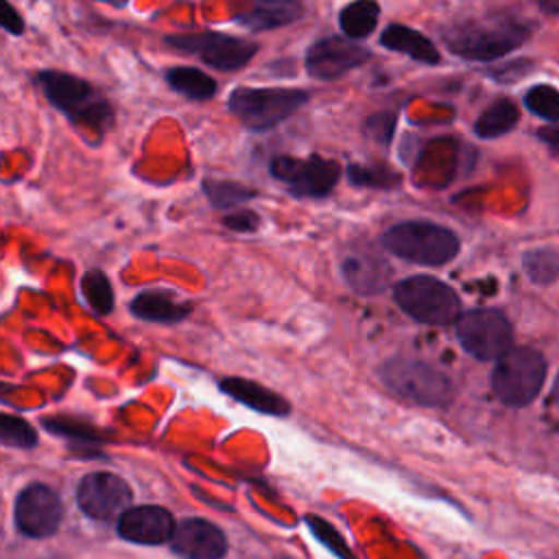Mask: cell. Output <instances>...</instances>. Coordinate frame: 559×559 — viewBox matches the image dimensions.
Listing matches in <instances>:
<instances>
[{
  "label": "cell",
  "mask_w": 559,
  "mask_h": 559,
  "mask_svg": "<svg viewBox=\"0 0 559 559\" xmlns=\"http://www.w3.org/2000/svg\"><path fill=\"white\" fill-rule=\"evenodd\" d=\"M539 7L544 13L559 15V0H539Z\"/></svg>",
  "instance_id": "cell-35"
},
{
  "label": "cell",
  "mask_w": 559,
  "mask_h": 559,
  "mask_svg": "<svg viewBox=\"0 0 559 559\" xmlns=\"http://www.w3.org/2000/svg\"><path fill=\"white\" fill-rule=\"evenodd\" d=\"M221 389L225 393H229L234 400L242 402L245 406L260 411V413H269V415H284L288 413V404L282 395L273 393L271 389L253 382V380H245V378H225L221 382Z\"/></svg>",
  "instance_id": "cell-20"
},
{
  "label": "cell",
  "mask_w": 559,
  "mask_h": 559,
  "mask_svg": "<svg viewBox=\"0 0 559 559\" xmlns=\"http://www.w3.org/2000/svg\"><path fill=\"white\" fill-rule=\"evenodd\" d=\"M173 515L157 504L131 507L118 518V535L131 544L142 546H162L173 539L175 533Z\"/></svg>",
  "instance_id": "cell-15"
},
{
  "label": "cell",
  "mask_w": 559,
  "mask_h": 559,
  "mask_svg": "<svg viewBox=\"0 0 559 559\" xmlns=\"http://www.w3.org/2000/svg\"><path fill=\"white\" fill-rule=\"evenodd\" d=\"M393 301L404 314L424 325H450L461 317L456 290L432 275H411L395 282Z\"/></svg>",
  "instance_id": "cell-5"
},
{
  "label": "cell",
  "mask_w": 559,
  "mask_h": 559,
  "mask_svg": "<svg viewBox=\"0 0 559 559\" xmlns=\"http://www.w3.org/2000/svg\"><path fill=\"white\" fill-rule=\"evenodd\" d=\"M164 44L177 52L197 57L205 66L221 72H234L245 68L260 50L258 44L251 39L218 33V31L173 33L164 37Z\"/></svg>",
  "instance_id": "cell-7"
},
{
  "label": "cell",
  "mask_w": 559,
  "mask_h": 559,
  "mask_svg": "<svg viewBox=\"0 0 559 559\" xmlns=\"http://www.w3.org/2000/svg\"><path fill=\"white\" fill-rule=\"evenodd\" d=\"M518 120H520V111L515 103H511L509 98H498L476 118L472 129L478 138L493 140L509 133L518 124Z\"/></svg>",
  "instance_id": "cell-23"
},
{
  "label": "cell",
  "mask_w": 559,
  "mask_h": 559,
  "mask_svg": "<svg viewBox=\"0 0 559 559\" xmlns=\"http://www.w3.org/2000/svg\"><path fill=\"white\" fill-rule=\"evenodd\" d=\"M35 83L44 92L46 100L74 124L98 133H105L111 127V103L85 79L61 70H41L35 74Z\"/></svg>",
  "instance_id": "cell-2"
},
{
  "label": "cell",
  "mask_w": 559,
  "mask_h": 559,
  "mask_svg": "<svg viewBox=\"0 0 559 559\" xmlns=\"http://www.w3.org/2000/svg\"><path fill=\"white\" fill-rule=\"evenodd\" d=\"M63 518V504L55 489L35 483L20 491L15 498V524L26 537L52 535Z\"/></svg>",
  "instance_id": "cell-14"
},
{
  "label": "cell",
  "mask_w": 559,
  "mask_h": 559,
  "mask_svg": "<svg viewBox=\"0 0 559 559\" xmlns=\"http://www.w3.org/2000/svg\"><path fill=\"white\" fill-rule=\"evenodd\" d=\"M304 17L301 0H253V4L234 20L249 31H271L288 26Z\"/></svg>",
  "instance_id": "cell-19"
},
{
  "label": "cell",
  "mask_w": 559,
  "mask_h": 559,
  "mask_svg": "<svg viewBox=\"0 0 559 559\" xmlns=\"http://www.w3.org/2000/svg\"><path fill=\"white\" fill-rule=\"evenodd\" d=\"M380 245L395 258L419 266H443L456 258L461 249L459 236L432 221H402L386 227Z\"/></svg>",
  "instance_id": "cell-3"
},
{
  "label": "cell",
  "mask_w": 559,
  "mask_h": 559,
  "mask_svg": "<svg viewBox=\"0 0 559 559\" xmlns=\"http://www.w3.org/2000/svg\"><path fill=\"white\" fill-rule=\"evenodd\" d=\"M223 225L236 234H253L260 227V214L247 207L231 210L223 216Z\"/></svg>",
  "instance_id": "cell-31"
},
{
  "label": "cell",
  "mask_w": 559,
  "mask_h": 559,
  "mask_svg": "<svg viewBox=\"0 0 559 559\" xmlns=\"http://www.w3.org/2000/svg\"><path fill=\"white\" fill-rule=\"evenodd\" d=\"M380 20V4L376 0H352L338 11V26L349 39H365Z\"/></svg>",
  "instance_id": "cell-22"
},
{
  "label": "cell",
  "mask_w": 559,
  "mask_h": 559,
  "mask_svg": "<svg viewBox=\"0 0 559 559\" xmlns=\"http://www.w3.org/2000/svg\"><path fill=\"white\" fill-rule=\"evenodd\" d=\"M537 138H539L544 144H548L552 151L559 153V127H557V124L542 127V129L537 131Z\"/></svg>",
  "instance_id": "cell-34"
},
{
  "label": "cell",
  "mask_w": 559,
  "mask_h": 559,
  "mask_svg": "<svg viewBox=\"0 0 559 559\" xmlns=\"http://www.w3.org/2000/svg\"><path fill=\"white\" fill-rule=\"evenodd\" d=\"M347 181L356 188H371V190H395L402 186L404 177L400 170L391 168L389 164H349Z\"/></svg>",
  "instance_id": "cell-25"
},
{
  "label": "cell",
  "mask_w": 559,
  "mask_h": 559,
  "mask_svg": "<svg viewBox=\"0 0 559 559\" xmlns=\"http://www.w3.org/2000/svg\"><path fill=\"white\" fill-rule=\"evenodd\" d=\"M0 26L9 33V35H22L24 33V17L20 15V11L9 2V0H2L0 2Z\"/></svg>",
  "instance_id": "cell-32"
},
{
  "label": "cell",
  "mask_w": 559,
  "mask_h": 559,
  "mask_svg": "<svg viewBox=\"0 0 559 559\" xmlns=\"http://www.w3.org/2000/svg\"><path fill=\"white\" fill-rule=\"evenodd\" d=\"M168 87L192 100H207L218 92L216 79L194 66H173L164 74Z\"/></svg>",
  "instance_id": "cell-21"
},
{
  "label": "cell",
  "mask_w": 559,
  "mask_h": 559,
  "mask_svg": "<svg viewBox=\"0 0 559 559\" xmlns=\"http://www.w3.org/2000/svg\"><path fill=\"white\" fill-rule=\"evenodd\" d=\"M395 124H397V116L393 111H376L362 120L360 129L365 138L373 140L380 146H389L395 135Z\"/></svg>",
  "instance_id": "cell-29"
},
{
  "label": "cell",
  "mask_w": 559,
  "mask_h": 559,
  "mask_svg": "<svg viewBox=\"0 0 559 559\" xmlns=\"http://www.w3.org/2000/svg\"><path fill=\"white\" fill-rule=\"evenodd\" d=\"M528 68H531V61H528V59H518V61H513V63H502V66H498V68H491L487 74L493 76L496 81H513V79H518L520 74H524Z\"/></svg>",
  "instance_id": "cell-33"
},
{
  "label": "cell",
  "mask_w": 559,
  "mask_h": 559,
  "mask_svg": "<svg viewBox=\"0 0 559 559\" xmlns=\"http://www.w3.org/2000/svg\"><path fill=\"white\" fill-rule=\"evenodd\" d=\"M371 57V50L356 39L330 35L312 41L306 50V72L317 81H336L349 70L360 68Z\"/></svg>",
  "instance_id": "cell-11"
},
{
  "label": "cell",
  "mask_w": 559,
  "mask_h": 559,
  "mask_svg": "<svg viewBox=\"0 0 559 559\" xmlns=\"http://www.w3.org/2000/svg\"><path fill=\"white\" fill-rule=\"evenodd\" d=\"M170 546L181 559H223L227 552L223 531L203 518L181 520L175 526Z\"/></svg>",
  "instance_id": "cell-16"
},
{
  "label": "cell",
  "mask_w": 559,
  "mask_h": 559,
  "mask_svg": "<svg viewBox=\"0 0 559 559\" xmlns=\"http://www.w3.org/2000/svg\"><path fill=\"white\" fill-rule=\"evenodd\" d=\"M524 105L535 116H539L544 120H550V122H559V92L555 87L533 85L524 94Z\"/></svg>",
  "instance_id": "cell-28"
},
{
  "label": "cell",
  "mask_w": 559,
  "mask_h": 559,
  "mask_svg": "<svg viewBox=\"0 0 559 559\" xmlns=\"http://www.w3.org/2000/svg\"><path fill=\"white\" fill-rule=\"evenodd\" d=\"M2 443L13 445V448H31L37 443L35 430L22 419V417H2V428H0Z\"/></svg>",
  "instance_id": "cell-30"
},
{
  "label": "cell",
  "mask_w": 559,
  "mask_h": 559,
  "mask_svg": "<svg viewBox=\"0 0 559 559\" xmlns=\"http://www.w3.org/2000/svg\"><path fill=\"white\" fill-rule=\"evenodd\" d=\"M129 485L111 472H92L76 487L79 509L92 520H114L131 509Z\"/></svg>",
  "instance_id": "cell-13"
},
{
  "label": "cell",
  "mask_w": 559,
  "mask_h": 559,
  "mask_svg": "<svg viewBox=\"0 0 559 559\" xmlns=\"http://www.w3.org/2000/svg\"><path fill=\"white\" fill-rule=\"evenodd\" d=\"M269 175L295 199H323L336 188L343 170L336 159L321 155H275L269 162Z\"/></svg>",
  "instance_id": "cell-9"
},
{
  "label": "cell",
  "mask_w": 559,
  "mask_h": 559,
  "mask_svg": "<svg viewBox=\"0 0 559 559\" xmlns=\"http://www.w3.org/2000/svg\"><path fill=\"white\" fill-rule=\"evenodd\" d=\"M456 338L478 360H498L511 349V323L493 308H476L459 317Z\"/></svg>",
  "instance_id": "cell-10"
},
{
  "label": "cell",
  "mask_w": 559,
  "mask_h": 559,
  "mask_svg": "<svg viewBox=\"0 0 559 559\" xmlns=\"http://www.w3.org/2000/svg\"><path fill=\"white\" fill-rule=\"evenodd\" d=\"M526 275L537 284H550L559 277V253L552 249H533L522 258Z\"/></svg>",
  "instance_id": "cell-27"
},
{
  "label": "cell",
  "mask_w": 559,
  "mask_h": 559,
  "mask_svg": "<svg viewBox=\"0 0 559 559\" xmlns=\"http://www.w3.org/2000/svg\"><path fill=\"white\" fill-rule=\"evenodd\" d=\"M81 293L96 314H109L114 310V288L105 271L90 269L81 280Z\"/></svg>",
  "instance_id": "cell-26"
},
{
  "label": "cell",
  "mask_w": 559,
  "mask_h": 559,
  "mask_svg": "<svg viewBox=\"0 0 559 559\" xmlns=\"http://www.w3.org/2000/svg\"><path fill=\"white\" fill-rule=\"evenodd\" d=\"M380 378L395 395L421 406H445L454 395L452 382L441 371L415 358L386 360Z\"/></svg>",
  "instance_id": "cell-8"
},
{
  "label": "cell",
  "mask_w": 559,
  "mask_h": 559,
  "mask_svg": "<svg viewBox=\"0 0 559 559\" xmlns=\"http://www.w3.org/2000/svg\"><path fill=\"white\" fill-rule=\"evenodd\" d=\"M310 100V92L299 87H234L227 109L251 133H262L288 120Z\"/></svg>",
  "instance_id": "cell-4"
},
{
  "label": "cell",
  "mask_w": 559,
  "mask_h": 559,
  "mask_svg": "<svg viewBox=\"0 0 559 559\" xmlns=\"http://www.w3.org/2000/svg\"><path fill=\"white\" fill-rule=\"evenodd\" d=\"M380 46L393 52H402L413 61H419L426 66H437L441 61V55L435 41L408 24H397V22L386 24L384 31L380 33Z\"/></svg>",
  "instance_id": "cell-18"
},
{
  "label": "cell",
  "mask_w": 559,
  "mask_h": 559,
  "mask_svg": "<svg viewBox=\"0 0 559 559\" xmlns=\"http://www.w3.org/2000/svg\"><path fill=\"white\" fill-rule=\"evenodd\" d=\"M531 35V26L511 15L467 17L443 28L445 48L467 61H496L520 48Z\"/></svg>",
  "instance_id": "cell-1"
},
{
  "label": "cell",
  "mask_w": 559,
  "mask_h": 559,
  "mask_svg": "<svg viewBox=\"0 0 559 559\" xmlns=\"http://www.w3.org/2000/svg\"><path fill=\"white\" fill-rule=\"evenodd\" d=\"M546 380V360L537 349L511 347L496 360L491 371V389L507 406L531 404Z\"/></svg>",
  "instance_id": "cell-6"
},
{
  "label": "cell",
  "mask_w": 559,
  "mask_h": 559,
  "mask_svg": "<svg viewBox=\"0 0 559 559\" xmlns=\"http://www.w3.org/2000/svg\"><path fill=\"white\" fill-rule=\"evenodd\" d=\"M129 310H131L133 317L142 319V321L179 323L192 312V304L179 299L173 290L146 288V290H140L131 299Z\"/></svg>",
  "instance_id": "cell-17"
},
{
  "label": "cell",
  "mask_w": 559,
  "mask_h": 559,
  "mask_svg": "<svg viewBox=\"0 0 559 559\" xmlns=\"http://www.w3.org/2000/svg\"><path fill=\"white\" fill-rule=\"evenodd\" d=\"M391 264L369 240H354L341 255V275L358 295H378L389 286Z\"/></svg>",
  "instance_id": "cell-12"
},
{
  "label": "cell",
  "mask_w": 559,
  "mask_h": 559,
  "mask_svg": "<svg viewBox=\"0 0 559 559\" xmlns=\"http://www.w3.org/2000/svg\"><path fill=\"white\" fill-rule=\"evenodd\" d=\"M552 402H555V404H559V376H557L555 386H552Z\"/></svg>",
  "instance_id": "cell-36"
},
{
  "label": "cell",
  "mask_w": 559,
  "mask_h": 559,
  "mask_svg": "<svg viewBox=\"0 0 559 559\" xmlns=\"http://www.w3.org/2000/svg\"><path fill=\"white\" fill-rule=\"evenodd\" d=\"M201 190L214 210H227V212L238 210L240 205L258 197V190L245 183H238L231 179H214V177H205L201 181Z\"/></svg>",
  "instance_id": "cell-24"
}]
</instances>
